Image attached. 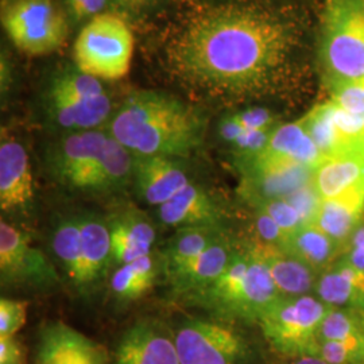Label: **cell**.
Returning <instances> with one entry per match:
<instances>
[{
  "mask_svg": "<svg viewBox=\"0 0 364 364\" xmlns=\"http://www.w3.org/2000/svg\"><path fill=\"white\" fill-rule=\"evenodd\" d=\"M308 22L293 7L236 0L200 7L170 33L162 63L182 87L209 99L287 97L306 85Z\"/></svg>",
  "mask_w": 364,
  "mask_h": 364,
  "instance_id": "1",
  "label": "cell"
},
{
  "mask_svg": "<svg viewBox=\"0 0 364 364\" xmlns=\"http://www.w3.org/2000/svg\"><path fill=\"white\" fill-rule=\"evenodd\" d=\"M107 131L134 156L188 158L205 142L208 117L198 105L168 92H131Z\"/></svg>",
  "mask_w": 364,
  "mask_h": 364,
  "instance_id": "2",
  "label": "cell"
},
{
  "mask_svg": "<svg viewBox=\"0 0 364 364\" xmlns=\"http://www.w3.org/2000/svg\"><path fill=\"white\" fill-rule=\"evenodd\" d=\"M318 42L328 85L364 81V0H326Z\"/></svg>",
  "mask_w": 364,
  "mask_h": 364,
  "instance_id": "3",
  "label": "cell"
},
{
  "mask_svg": "<svg viewBox=\"0 0 364 364\" xmlns=\"http://www.w3.org/2000/svg\"><path fill=\"white\" fill-rule=\"evenodd\" d=\"M135 39L127 22L105 13L88 21L73 45V61L80 72L100 81H117L130 72Z\"/></svg>",
  "mask_w": 364,
  "mask_h": 364,
  "instance_id": "4",
  "label": "cell"
},
{
  "mask_svg": "<svg viewBox=\"0 0 364 364\" xmlns=\"http://www.w3.org/2000/svg\"><path fill=\"white\" fill-rule=\"evenodd\" d=\"M332 306L311 296L281 297L260 316L258 326L274 351L289 359L318 356L320 326Z\"/></svg>",
  "mask_w": 364,
  "mask_h": 364,
  "instance_id": "5",
  "label": "cell"
},
{
  "mask_svg": "<svg viewBox=\"0 0 364 364\" xmlns=\"http://www.w3.org/2000/svg\"><path fill=\"white\" fill-rule=\"evenodd\" d=\"M0 22L14 46L28 55L58 50L70 31L69 14L57 0H1Z\"/></svg>",
  "mask_w": 364,
  "mask_h": 364,
  "instance_id": "6",
  "label": "cell"
},
{
  "mask_svg": "<svg viewBox=\"0 0 364 364\" xmlns=\"http://www.w3.org/2000/svg\"><path fill=\"white\" fill-rule=\"evenodd\" d=\"M181 364H247V340L221 321L189 318L174 332Z\"/></svg>",
  "mask_w": 364,
  "mask_h": 364,
  "instance_id": "7",
  "label": "cell"
},
{
  "mask_svg": "<svg viewBox=\"0 0 364 364\" xmlns=\"http://www.w3.org/2000/svg\"><path fill=\"white\" fill-rule=\"evenodd\" d=\"M0 281L3 287L50 290L60 275L31 239L9 221H0Z\"/></svg>",
  "mask_w": 364,
  "mask_h": 364,
  "instance_id": "8",
  "label": "cell"
},
{
  "mask_svg": "<svg viewBox=\"0 0 364 364\" xmlns=\"http://www.w3.org/2000/svg\"><path fill=\"white\" fill-rule=\"evenodd\" d=\"M109 139L107 129L66 132L45 150V168L53 181L81 192L100 162Z\"/></svg>",
  "mask_w": 364,
  "mask_h": 364,
  "instance_id": "9",
  "label": "cell"
},
{
  "mask_svg": "<svg viewBox=\"0 0 364 364\" xmlns=\"http://www.w3.org/2000/svg\"><path fill=\"white\" fill-rule=\"evenodd\" d=\"M242 171V193L251 204L270 198H287L313 181L314 169L296 162L237 164Z\"/></svg>",
  "mask_w": 364,
  "mask_h": 364,
  "instance_id": "10",
  "label": "cell"
},
{
  "mask_svg": "<svg viewBox=\"0 0 364 364\" xmlns=\"http://www.w3.org/2000/svg\"><path fill=\"white\" fill-rule=\"evenodd\" d=\"M114 364H181L174 332L153 318L136 321L119 338Z\"/></svg>",
  "mask_w": 364,
  "mask_h": 364,
  "instance_id": "11",
  "label": "cell"
},
{
  "mask_svg": "<svg viewBox=\"0 0 364 364\" xmlns=\"http://www.w3.org/2000/svg\"><path fill=\"white\" fill-rule=\"evenodd\" d=\"M36 364H109L105 347L64 321L46 323L39 331Z\"/></svg>",
  "mask_w": 364,
  "mask_h": 364,
  "instance_id": "12",
  "label": "cell"
},
{
  "mask_svg": "<svg viewBox=\"0 0 364 364\" xmlns=\"http://www.w3.org/2000/svg\"><path fill=\"white\" fill-rule=\"evenodd\" d=\"M34 180L25 146L1 132L0 141V207L3 212H26L34 203Z\"/></svg>",
  "mask_w": 364,
  "mask_h": 364,
  "instance_id": "13",
  "label": "cell"
},
{
  "mask_svg": "<svg viewBox=\"0 0 364 364\" xmlns=\"http://www.w3.org/2000/svg\"><path fill=\"white\" fill-rule=\"evenodd\" d=\"M45 115L54 127L66 132L97 130L107 127L112 117L109 96L84 100L57 91L46 85L42 95Z\"/></svg>",
  "mask_w": 364,
  "mask_h": 364,
  "instance_id": "14",
  "label": "cell"
},
{
  "mask_svg": "<svg viewBox=\"0 0 364 364\" xmlns=\"http://www.w3.org/2000/svg\"><path fill=\"white\" fill-rule=\"evenodd\" d=\"M259 250H250V266L243 285L219 313L224 318L258 323L260 316L281 299Z\"/></svg>",
  "mask_w": 364,
  "mask_h": 364,
  "instance_id": "15",
  "label": "cell"
},
{
  "mask_svg": "<svg viewBox=\"0 0 364 364\" xmlns=\"http://www.w3.org/2000/svg\"><path fill=\"white\" fill-rule=\"evenodd\" d=\"M191 183L178 158L134 156L132 185L146 204L159 207Z\"/></svg>",
  "mask_w": 364,
  "mask_h": 364,
  "instance_id": "16",
  "label": "cell"
},
{
  "mask_svg": "<svg viewBox=\"0 0 364 364\" xmlns=\"http://www.w3.org/2000/svg\"><path fill=\"white\" fill-rule=\"evenodd\" d=\"M105 220L111 235L112 263L123 266L151 254L156 239V227L142 210L120 209Z\"/></svg>",
  "mask_w": 364,
  "mask_h": 364,
  "instance_id": "17",
  "label": "cell"
},
{
  "mask_svg": "<svg viewBox=\"0 0 364 364\" xmlns=\"http://www.w3.org/2000/svg\"><path fill=\"white\" fill-rule=\"evenodd\" d=\"M81 230V272L77 289L81 294L91 291L105 275L112 263V246L105 218L93 212L78 213Z\"/></svg>",
  "mask_w": 364,
  "mask_h": 364,
  "instance_id": "18",
  "label": "cell"
},
{
  "mask_svg": "<svg viewBox=\"0 0 364 364\" xmlns=\"http://www.w3.org/2000/svg\"><path fill=\"white\" fill-rule=\"evenodd\" d=\"M237 251L228 239L213 245L189 264L166 277L173 293L192 297L204 291L220 278Z\"/></svg>",
  "mask_w": 364,
  "mask_h": 364,
  "instance_id": "19",
  "label": "cell"
},
{
  "mask_svg": "<svg viewBox=\"0 0 364 364\" xmlns=\"http://www.w3.org/2000/svg\"><path fill=\"white\" fill-rule=\"evenodd\" d=\"M156 208L158 220L168 227H221V212L218 204L203 186L193 182Z\"/></svg>",
  "mask_w": 364,
  "mask_h": 364,
  "instance_id": "20",
  "label": "cell"
},
{
  "mask_svg": "<svg viewBox=\"0 0 364 364\" xmlns=\"http://www.w3.org/2000/svg\"><path fill=\"white\" fill-rule=\"evenodd\" d=\"M320 299L329 306L364 311V272L348 258L333 262L316 284Z\"/></svg>",
  "mask_w": 364,
  "mask_h": 364,
  "instance_id": "21",
  "label": "cell"
},
{
  "mask_svg": "<svg viewBox=\"0 0 364 364\" xmlns=\"http://www.w3.org/2000/svg\"><path fill=\"white\" fill-rule=\"evenodd\" d=\"M324 159L326 158L321 156L317 146L313 144L311 136L297 120L294 123L278 126L273 131L264 150L248 161L296 162L316 169Z\"/></svg>",
  "mask_w": 364,
  "mask_h": 364,
  "instance_id": "22",
  "label": "cell"
},
{
  "mask_svg": "<svg viewBox=\"0 0 364 364\" xmlns=\"http://www.w3.org/2000/svg\"><path fill=\"white\" fill-rule=\"evenodd\" d=\"M134 156L109 135L105 153L85 182L81 192L92 195H115L132 183Z\"/></svg>",
  "mask_w": 364,
  "mask_h": 364,
  "instance_id": "23",
  "label": "cell"
},
{
  "mask_svg": "<svg viewBox=\"0 0 364 364\" xmlns=\"http://www.w3.org/2000/svg\"><path fill=\"white\" fill-rule=\"evenodd\" d=\"M363 215L364 188L323 200L314 224L341 245L360 227Z\"/></svg>",
  "mask_w": 364,
  "mask_h": 364,
  "instance_id": "24",
  "label": "cell"
},
{
  "mask_svg": "<svg viewBox=\"0 0 364 364\" xmlns=\"http://www.w3.org/2000/svg\"><path fill=\"white\" fill-rule=\"evenodd\" d=\"M224 239L227 236L218 225L178 228L164 251V270L166 277L185 267Z\"/></svg>",
  "mask_w": 364,
  "mask_h": 364,
  "instance_id": "25",
  "label": "cell"
},
{
  "mask_svg": "<svg viewBox=\"0 0 364 364\" xmlns=\"http://www.w3.org/2000/svg\"><path fill=\"white\" fill-rule=\"evenodd\" d=\"M259 250L266 262L274 284L282 297H299L306 296L313 287H316V273L311 266L297 259L282 250L264 248L255 246Z\"/></svg>",
  "mask_w": 364,
  "mask_h": 364,
  "instance_id": "26",
  "label": "cell"
},
{
  "mask_svg": "<svg viewBox=\"0 0 364 364\" xmlns=\"http://www.w3.org/2000/svg\"><path fill=\"white\" fill-rule=\"evenodd\" d=\"M313 185L323 200L364 188V159L326 158L313 173Z\"/></svg>",
  "mask_w": 364,
  "mask_h": 364,
  "instance_id": "27",
  "label": "cell"
},
{
  "mask_svg": "<svg viewBox=\"0 0 364 364\" xmlns=\"http://www.w3.org/2000/svg\"><path fill=\"white\" fill-rule=\"evenodd\" d=\"M341 245L316 224L304 225L289 236L284 252L302 260L314 272L323 273L338 257Z\"/></svg>",
  "mask_w": 364,
  "mask_h": 364,
  "instance_id": "28",
  "label": "cell"
},
{
  "mask_svg": "<svg viewBox=\"0 0 364 364\" xmlns=\"http://www.w3.org/2000/svg\"><path fill=\"white\" fill-rule=\"evenodd\" d=\"M323 340L341 343L355 356L358 364H364V329L359 311L332 306L318 331V341Z\"/></svg>",
  "mask_w": 364,
  "mask_h": 364,
  "instance_id": "29",
  "label": "cell"
},
{
  "mask_svg": "<svg viewBox=\"0 0 364 364\" xmlns=\"http://www.w3.org/2000/svg\"><path fill=\"white\" fill-rule=\"evenodd\" d=\"M156 263L153 255L119 266L111 278V290L120 301L141 299L156 284Z\"/></svg>",
  "mask_w": 364,
  "mask_h": 364,
  "instance_id": "30",
  "label": "cell"
},
{
  "mask_svg": "<svg viewBox=\"0 0 364 364\" xmlns=\"http://www.w3.org/2000/svg\"><path fill=\"white\" fill-rule=\"evenodd\" d=\"M53 252L60 260L66 277L77 287L81 272V230L78 215L61 218L54 225L52 235Z\"/></svg>",
  "mask_w": 364,
  "mask_h": 364,
  "instance_id": "31",
  "label": "cell"
},
{
  "mask_svg": "<svg viewBox=\"0 0 364 364\" xmlns=\"http://www.w3.org/2000/svg\"><path fill=\"white\" fill-rule=\"evenodd\" d=\"M335 107L336 105L331 100L314 105L308 114L299 119L304 130L324 158H336L338 154V130L333 120Z\"/></svg>",
  "mask_w": 364,
  "mask_h": 364,
  "instance_id": "32",
  "label": "cell"
},
{
  "mask_svg": "<svg viewBox=\"0 0 364 364\" xmlns=\"http://www.w3.org/2000/svg\"><path fill=\"white\" fill-rule=\"evenodd\" d=\"M333 120L338 139L336 158L353 156L364 159V115L350 114L336 105Z\"/></svg>",
  "mask_w": 364,
  "mask_h": 364,
  "instance_id": "33",
  "label": "cell"
},
{
  "mask_svg": "<svg viewBox=\"0 0 364 364\" xmlns=\"http://www.w3.org/2000/svg\"><path fill=\"white\" fill-rule=\"evenodd\" d=\"M331 102L338 108L355 114L364 115V81H346L329 85Z\"/></svg>",
  "mask_w": 364,
  "mask_h": 364,
  "instance_id": "34",
  "label": "cell"
},
{
  "mask_svg": "<svg viewBox=\"0 0 364 364\" xmlns=\"http://www.w3.org/2000/svg\"><path fill=\"white\" fill-rule=\"evenodd\" d=\"M257 210L269 215L287 235L296 232L302 227L297 210L285 198H270L252 204Z\"/></svg>",
  "mask_w": 364,
  "mask_h": 364,
  "instance_id": "35",
  "label": "cell"
},
{
  "mask_svg": "<svg viewBox=\"0 0 364 364\" xmlns=\"http://www.w3.org/2000/svg\"><path fill=\"white\" fill-rule=\"evenodd\" d=\"M285 200L297 210L302 227L314 224L323 204V198L317 193L313 181L299 188L294 193L287 196Z\"/></svg>",
  "mask_w": 364,
  "mask_h": 364,
  "instance_id": "36",
  "label": "cell"
},
{
  "mask_svg": "<svg viewBox=\"0 0 364 364\" xmlns=\"http://www.w3.org/2000/svg\"><path fill=\"white\" fill-rule=\"evenodd\" d=\"M27 308L22 299H0V336H15L25 326Z\"/></svg>",
  "mask_w": 364,
  "mask_h": 364,
  "instance_id": "37",
  "label": "cell"
},
{
  "mask_svg": "<svg viewBox=\"0 0 364 364\" xmlns=\"http://www.w3.org/2000/svg\"><path fill=\"white\" fill-rule=\"evenodd\" d=\"M255 231L259 237V247L284 250L290 235H287L275 221L266 213L257 210Z\"/></svg>",
  "mask_w": 364,
  "mask_h": 364,
  "instance_id": "38",
  "label": "cell"
},
{
  "mask_svg": "<svg viewBox=\"0 0 364 364\" xmlns=\"http://www.w3.org/2000/svg\"><path fill=\"white\" fill-rule=\"evenodd\" d=\"M231 117L246 131L275 130L278 127L273 112L263 107H252L231 114Z\"/></svg>",
  "mask_w": 364,
  "mask_h": 364,
  "instance_id": "39",
  "label": "cell"
},
{
  "mask_svg": "<svg viewBox=\"0 0 364 364\" xmlns=\"http://www.w3.org/2000/svg\"><path fill=\"white\" fill-rule=\"evenodd\" d=\"M25 346L15 336H0V364H26Z\"/></svg>",
  "mask_w": 364,
  "mask_h": 364,
  "instance_id": "40",
  "label": "cell"
},
{
  "mask_svg": "<svg viewBox=\"0 0 364 364\" xmlns=\"http://www.w3.org/2000/svg\"><path fill=\"white\" fill-rule=\"evenodd\" d=\"M245 132H246V130L235 120L234 117H231V114L227 115V117H221L219 126H218V134H219L223 142L232 144Z\"/></svg>",
  "mask_w": 364,
  "mask_h": 364,
  "instance_id": "41",
  "label": "cell"
},
{
  "mask_svg": "<svg viewBox=\"0 0 364 364\" xmlns=\"http://www.w3.org/2000/svg\"><path fill=\"white\" fill-rule=\"evenodd\" d=\"M353 266L364 272V224L351 236V251L347 257Z\"/></svg>",
  "mask_w": 364,
  "mask_h": 364,
  "instance_id": "42",
  "label": "cell"
},
{
  "mask_svg": "<svg viewBox=\"0 0 364 364\" xmlns=\"http://www.w3.org/2000/svg\"><path fill=\"white\" fill-rule=\"evenodd\" d=\"M111 1H112V6L123 9V10H129V11H134V13L141 10L136 0H111Z\"/></svg>",
  "mask_w": 364,
  "mask_h": 364,
  "instance_id": "43",
  "label": "cell"
},
{
  "mask_svg": "<svg viewBox=\"0 0 364 364\" xmlns=\"http://www.w3.org/2000/svg\"><path fill=\"white\" fill-rule=\"evenodd\" d=\"M287 364H328L326 360H323L318 356H301V358H294L290 359Z\"/></svg>",
  "mask_w": 364,
  "mask_h": 364,
  "instance_id": "44",
  "label": "cell"
},
{
  "mask_svg": "<svg viewBox=\"0 0 364 364\" xmlns=\"http://www.w3.org/2000/svg\"><path fill=\"white\" fill-rule=\"evenodd\" d=\"M82 0H64V6H65L66 11L68 14L73 13L78 7V4Z\"/></svg>",
  "mask_w": 364,
  "mask_h": 364,
  "instance_id": "45",
  "label": "cell"
},
{
  "mask_svg": "<svg viewBox=\"0 0 364 364\" xmlns=\"http://www.w3.org/2000/svg\"><path fill=\"white\" fill-rule=\"evenodd\" d=\"M138 1V6L139 9H146V7H151V6H156L161 0H136Z\"/></svg>",
  "mask_w": 364,
  "mask_h": 364,
  "instance_id": "46",
  "label": "cell"
},
{
  "mask_svg": "<svg viewBox=\"0 0 364 364\" xmlns=\"http://www.w3.org/2000/svg\"><path fill=\"white\" fill-rule=\"evenodd\" d=\"M360 318H362V324H363V329H364V311H363V312H360Z\"/></svg>",
  "mask_w": 364,
  "mask_h": 364,
  "instance_id": "47",
  "label": "cell"
}]
</instances>
